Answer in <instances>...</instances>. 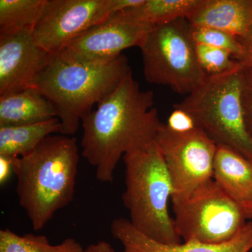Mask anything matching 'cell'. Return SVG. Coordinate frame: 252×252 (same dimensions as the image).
<instances>
[{
    "mask_svg": "<svg viewBox=\"0 0 252 252\" xmlns=\"http://www.w3.org/2000/svg\"><path fill=\"white\" fill-rule=\"evenodd\" d=\"M122 195L131 224L148 238L165 244L182 243L168 210L173 187L157 141L126 154Z\"/></svg>",
    "mask_w": 252,
    "mask_h": 252,
    "instance_id": "obj_4",
    "label": "cell"
},
{
    "mask_svg": "<svg viewBox=\"0 0 252 252\" xmlns=\"http://www.w3.org/2000/svg\"><path fill=\"white\" fill-rule=\"evenodd\" d=\"M83 252H117L111 244L106 241H99L91 244Z\"/></svg>",
    "mask_w": 252,
    "mask_h": 252,
    "instance_id": "obj_26",
    "label": "cell"
},
{
    "mask_svg": "<svg viewBox=\"0 0 252 252\" xmlns=\"http://www.w3.org/2000/svg\"><path fill=\"white\" fill-rule=\"evenodd\" d=\"M243 104L245 126L252 143V67L244 69Z\"/></svg>",
    "mask_w": 252,
    "mask_h": 252,
    "instance_id": "obj_22",
    "label": "cell"
},
{
    "mask_svg": "<svg viewBox=\"0 0 252 252\" xmlns=\"http://www.w3.org/2000/svg\"><path fill=\"white\" fill-rule=\"evenodd\" d=\"M111 233L124 248L123 252H250L252 250V220L229 241L209 244L198 241L165 245L148 238L136 230L130 220L117 218L113 220Z\"/></svg>",
    "mask_w": 252,
    "mask_h": 252,
    "instance_id": "obj_12",
    "label": "cell"
},
{
    "mask_svg": "<svg viewBox=\"0 0 252 252\" xmlns=\"http://www.w3.org/2000/svg\"><path fill=\"white\" fill-rule=\"evenodd\" d=\"M187 19L191 27L215 28L242 37L252 26V0H200Z\"/></svg>",
    "mask_w": 252,
    "mask_h": 252,
    "instance_id": "obj_14",
    "label": "cell"
},
{
    "mask_svg": "<svg viewBox=\"0 0 252 252\" xmlns=\"http://www.w3.org/2000/svg\"><path fill=\"white\" fill-rule=\"evenodd\" d=\"M57 118L54 106L36 88L0 96V127L28 125Z\"/></svg>",
    "mask_w": 252,
    "mask_h": 252,
    "instance_id": "obj_15",
    "label": "cell"
},
{
    "mask_svg": "<svg viewBox=\"0 0 252 252\" xmlns=\"http://www.w3.org/2000/svg\"><path fill=\"white\" fill-rule=\"evenodd\" d=\"M45 0H0V37L32 32Z\"/></svg>",
    "mask_w": 252,
    "mask_h": 252,
    "instance_id": "obj_18",
    "label": "cell"
},
{
    "mask_svg": "<svg viewBox=\"0 0 252 252\" xmlns=\"http://www.w3.org/2000/svg\"><path fill=\"white\" fill-rule=\"evenodd\" d=\"M112 14V0H45L32 34L41 49L56 55Z\"/></svg>",
    "mask_w": 252,
    "mask_h": 252,
    "instance_id": "obj_9",
    "label": "cell"
},
{
    "mask_svg": "<svg viewBox=\"0 0 252 252\" xmlns=\"http://www.w3.org/2000/svg\"><path fill=\"white\" fill-rule=\"evenodd\" d=\"M51 56L36 44L32 31L0 37V96L36 88Z\"/></svg>",
    "mask_w": 252,
    "mask_h": 252,
    "instance_id": "obj_11",
    "label": "cell"
},
{
    "mask_svg": "<svg viewBox=\"0 0 252 252\" xmlns=\"http://www.w3.org/2000/svg\"><path fill=\"white\" fill-rule=\"evenodd\" d=\"M242 47V54L236 61L244 68L252 67V26L247 34L238 38Z\"/></svg>",
    "mask_w": 252,
    "mask_h": 252,
    "instance_id": "obj_24",
    "label": "cell"
},
{
    "mask_svg": "<svg viewBox=\"0 0 252 252\" xmlns=\"http://www.w3.org/2000/svg\"><path fill=\"white\" fill-rule=\"evenodd\" d=\"M172 203L174 223L182 242L225 243L248 223L242 209L213 178Z\"/></svg>",
    "mask_w": 252,
    "mask_h": 252,
    "instance_id": "obj_7",
    "label": "cell"
},
{
    "mask_svg": "<svg viewBox=\"0 0 252 252\" xmlns=\"http://www.w3.org/2000/svg\"><path fill=\"white\" fill-rule=\"evenodd\" d=\"M199 64L207 75H217L234 70L241 64L225 50L205 44H196Z\"/></svg>",
    "mask_w": 252,
    "mask_h": 252,
    "instance_id": "obj_20",
    "label": "cell"
},
{
    "mask_svg": "<svg viewBox=\"0 0 252 252\" xmlns=\"http://www.w3.org/2000/svg\"><path fill=\"white\" fill-rule=\"evenodd\" d=\"M152 28L126 21L116 13L58 54L74 62H108L121 56L124 50L134 46L140 48Z\"/></svg>",
    "mask_w": 252,
    "mask_h": 252,
    "instance_id": "obj_10",
    "label": "cell"
},
{
    "mask_svg": "<svg viewBox=\"0 0 252 252\" xmlns=\"http://www.w3.org/2000/svg\"><path fill=\"white\" fill-rule=\"evenodd\" d=\"M84 249L73 238H67L61 243V252H83Z\"/></svg>",
    "mask_w": 252,
    "mask_h": 252,
    "instance_id": "obj_27",
    "label": "cell"
},
{
    "mask_svg": "<svg viewBox=\"0 0 252 252\" xmlns=\"http://www.w3.org/2000/svg\"><path fill=\"white\" fill-rule=\"evenodd\" d=\"M244 69L241 65L223 74L207 76L174 108L188 113L197 127L217 145L230 147L252 160V143L244 117Z\"/></svg>",
    "mask_w": 252,
    "mask_h": 252,
    "instance_id": "obj_5",
    "label": "cell"
},
{
    "mask_svg": "<svg viewBox=\"0 0 252 252\" xmlns=\"http://www.w3.org/2000/svg\"><path fill=\"white\" fill-rule=\"evenodd\" d=\"M192 36L196 44L225 50L235 60L242 54V47L238 39L226 32L215 28L191 27Z\"/></svg>",
    "mask_w": 252,
    "mask_h": 252,
    "instance_id": "obj_21",
    "label": "cell"
},
{
    "mask_svg": "<svg viewBox=\"0 0 252 252\" xmlns=\"http://www.w3.org/2000/svg\"><path fill=\"white\" fill-rule=\"evenodd\" d=\"M132 69L124 55L104 63H79L52 55L36 88L54 106L61 134L72 136L83 118L92 112Z\"/></svg>",
    "mask_w": 252,
    "mask_h": 252,
    "instance_id": "obj_3",
    "label": "cell"
},
{
    "mask_svg": "<svg viewBox=\"0 0 252 252\" xmlns=\"http://www.w3.org/2000/svg\"><path fill=\"white\" fill-rule=\"evenodd\" d=\"M79 154L77 140L50 135L34 150L13 160L20 205L39 231L59 210L72 203Z\"/></svg>",
    "mask_w": 252,
    "mask_h": 252,
    "instance_id": "obj_2",
    "label": "cell"
},
{
    "mask_svg": "<svg viewBox=\"0 0 252 252\" xmlns=\"http://www.w3.org/2000/svg\"><path fill=\"white\" fill-rule=\"evenodd\" d=\"M62 132L58 118L28 125L0 127V156L16 158L26 155L52 134Z\"/></svg>",
    "mask_w": 252,
    "mask_h": 252,
    "instance_id": "obj_16",
    "label": "cell"
},
{
    "mask_svg": "<svg viewBox=\"0 0 252 252\" xmlns=\"http://www.w3.org/2000/svg\"><path fill=\"white\" fill-rule=\"evenodd\" d=\"M61 243L53 245L44 235H18L9 228L0 230V252H61Z\"/></svg>",
    "mask_w": 252,
    "mask_h": 252,
    "instance_id": "obj_19",
    "label": "cell"
},
{
    "mask_svg": "<svg viewBox=\"0 0 252 252\" xmlns=\"http://www.w3.org/2000/svg\"><path fill=\"white\" fill-rule=\"evenodd\" d=\"M166 126L175 132H187L196 128L193 118L188 113L180 109H175L167 119Z\"/></svg>",
    "mask_w": 252,
    "mask_h": 252,
    "instance_id": "obj_23",
    "label": "cell"
},
{
    "mask_svg": "<svg viewBox=\"0 0 252 252\" xmlns=\"http://www.w3.org/2000/svg\"><path fill=\"white\" fill-rule=\"evenodd\" d=\"M156 141L171 178L172 202L182 200L213 178L217 144L201 129L180 133L162 124Z\"/></svg>",
    "mask_w": 252,
    "mask_h": 252,
    "instance_id": "obj_8",
    "label": "cell"
},
{
    "mask_svg": "<svg viewBox=\"0 0 252 252\" xmlns=\"http://www.w3.org/2000/svg\"><path fill=\"white\" fill-rule=\"evenodd\" d=\"M200 0H144L135 7L118 12L126 21L155 27L188 17Z\"/></svg>",
    "mask_w": 252,
    "mask_h": 252,
    "instance_id": "obj_17",
    "label": "cell"
},
{
    "mask_svg": "<svg viewBox=\"0 0 252 252\" xmlns=\"http://www.w3.org/2000/svg\"><path fill=\"white\" fill-rule=\"evenodd\" d=\"M154 106V93L142 90L130 72L83 118L82 156L99 182H112L122 157L156 140L162 123Z\"/></svg>",
    "mask_w": 252,
    "mask_h": 252,
    "instance_id": "obj_1",
    "label": "cell"
},
{
    "mask_svg": "<svg viewBox=\"0 0 252 252\" xmlns=\"http://www.w3.org/2000/svg\"><path fill=\"white\" fill-rule=\"evenodd\" d=\"M13 160L10 158L0 156V184L4 185L11 176L13 169Z\"/></svg>",
    "mask_w": 252,
    "mask_h": 252,
    "instance_id": "obj_25",
    "label": "cell"
},
{
    "mask_svg": "<svg viewBox=\"0 0 252 252\" xmlns=\"http://www.w3.org/2000/svg\"><path fill=\"white\" fill-rule=\"evenodd\" d=\"M140 49L144 77L150 84L188 95L208 76L199 64L191 26L186 18L152 28Z\"/></svg>",
    "mask_w": 252,
    "mask_h": 252,
    "instance_id": "obj_6",
    "label": "cell"
},
{
    "mask_svg": "<svg viewBox=\"0 0 252 252\" xmlns=\"http://www.w3.org/2000/svg\"><path fill=\"white\" fill-rule=\"evenodd\" d=\"M213 179L252 220V160L230 147L217 145Z\"/></svg>",
    "mask_w": 252,
    "mask_h": 252,
    "instance_id": "obj_13",
    "label": "cell"
}]
</instances>
